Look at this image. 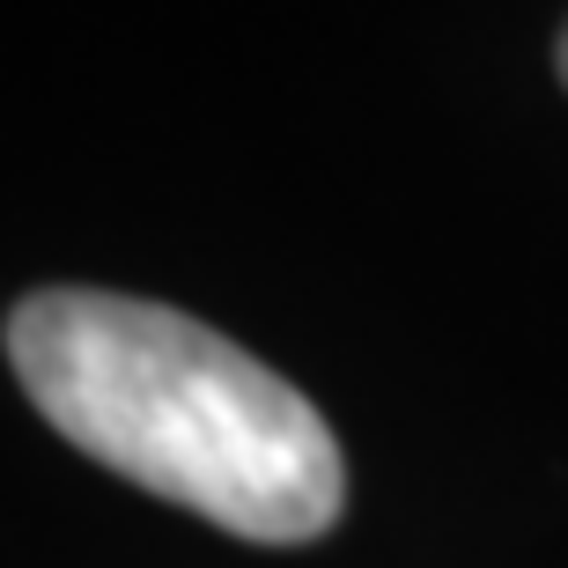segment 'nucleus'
<instances>
[{
    "label": "nucleus",
    "mask_w": 568,
    "mask_h": 568,
    "mask_svg": "<svg viewBox=\"0 0 568 568\" xmlns=\"http://www.w3.org/2000/svg\"><path fill=\"white\" fill-rule=\"evenodd\" d=\"M561 82H568V30H561Z\"/></svg>",
    "instance_id": "2"
},
{
    "label": "nucleus",
    "mask_w": 568,
    "mask_h": 568,
    "mask_svg": "<svg viewBox=\"0 0 568 568\" xmlns=\"http://www.w3.org/2000/svg\"><path fill=\"white\" fill-rule=\"evenodd\" d=\"M8 362L74 450L236 539L303 547L347 503L325 414L170 303L38 288L8 311Z\"/></svg>",
    "instance_id": "1"
}]
</instances>
